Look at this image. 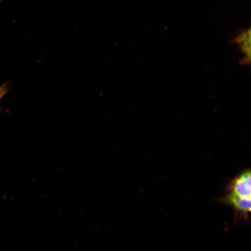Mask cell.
Returning <instances> with one entry per match:
<instances>
[{
  "label": "cell",
  "mask_w": 251,
  "mask_h": 251,
  "mask_svg": "<svg viewBox=\"0 0 251 251\" xmlns=\"http://www.w3.org/2000/svg\"><path fill=\"white\" fill-rule=\"evenodd\" d=\"M9 90L8 84L6 83L0 86V101L3 98Z\"/></svg>",
  "instance_id": "4"
},
{
  "label": "cell",
  "mask_w": 251,
  "mask_h": 251,
  "mask_svg": "<svg viewBox=\"0 0 251 251\" xmlns=\"http://www.w3.org/2000/svg\"><path fill=\"white\" fill-rule=\"evenodd\" d=\"M220 201L230 205L240 214L247 216L251 212V198H244L227 193Z\"/></svg>",
  "instance_id": "2"
},
{
  "label": "cell",
  "mask_w": 251,
  "mask_h": 251,
  "mask_svg": "<svg viewBox=\"0 0 251 251\" xmlns=\"http://www.w3.org/2000/svg\"><path fill=\"white\" fill-rule=\"evenodd\" d=\"M239 45L241 51L245 55L242 64H250L251 55V31L250 29L240 33L233 41Z\"/></svg>",
  "instance_id": "3"
},
{
  "label": "cell",
  "mask_w": 251,
  "mask_h": 251,
  "mask_svg": "<svg viewBox=\"0 0 251 251\" xmlns=\"http://www.w3.org/2000/svg\"><path fill=\"white\" fill-rule=\"evenodd\" d=\"M251 182L250 169H246L229 182L226 191L227 193L234 194L235 196L251 198Z\"/></svg>",
  "instance_id": "1"
}]
</instances>
